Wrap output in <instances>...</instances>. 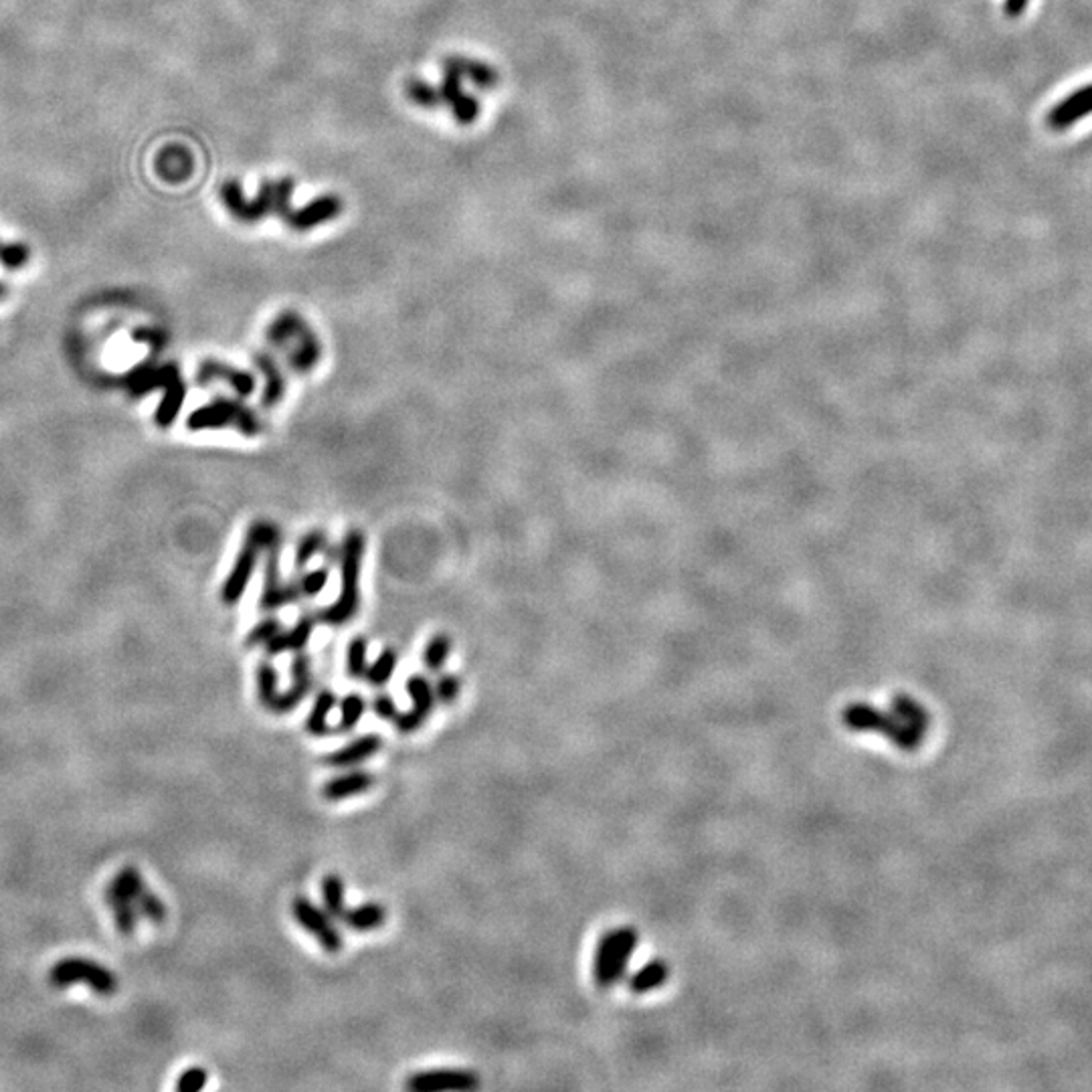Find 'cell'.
<instances>
[{"label": "cell", "instance_id": "23", "mask_svg": "<svg viewBox=\"0 0 1092 1092\" xmlns=\"http://www.w3.org/2000/svg\"><path fill=\"white\" fill-rule=\"evenodd\" d=\"M387 909L385 905L381 903H362V905H356L352 909H346L345 915H343V924L350 932H358V935H364V932H373V930H379L381 926H385L387 922Z\"/></svg>", "mask_w": 1092, "mask_h": 1092}, {"label": "cell", "instance_id": "32", "mask_svg": "<svg viewBox=\"0 0 1092 1092\" xmlns=\"http://www.w3.org/2000/svg\"><path fill=\"white\" fill-rule=\"evenodd\" d=\"M312 686H314V678H291V686L286 692H280V696L276 698V702L270 708V712H274V714H289V712H293L308 698V694L312 692Z\"/></svg>", "mask_w": 1092, "mask_h": 1092}, {"label": "cell", "instance_id": "39", "mask_svg": "<svg viewBox=\"0 0 1092 1092\" xmlns=\"http://www.w3.org/2000/svg\"><path fill=\"white\" fill-rule=\"evenodd\" d=\"M209 1083V1072L203 1068V1066H190L186 1068L178 1081H176V1091L178 1092H199L203 1091Z\"/></svg>", "mask_w": 1092, "mask_h": 1092}, {"label": "cell", "instance_id": "8", "mask_svg": "<svg viewBox=\"0 0 1092 1092\" xmlns=\"http://www.w3.org/2000/svg\"><path fill=\"white\" fill-rule=\"evenodd\" d=\"M49 983L58 989L81 983V985H87L94 993L104 995V997L115 995L119 989V981L114 972L85 957H67V959L58 961L49 970Z\"/></svg>", "mask_w": 1092, "mask_h": 1092}, {"label": "cell", "instance_id": "5", "mask_svg": "<svg viewBox=\"0 0 1092 1092\" xmlns=\"http://www.w3.org/2000/svg\"><path fill=\"white\" fill-rule=\"evenodd\" d=\"M637 943L639 935L633 926L611 928L599 939L593 957V979L597 987L609 989L622 981Z\"/></svg>", "mask_w": 1092, "mask_h": 1092}, {"label": "cell", "instance_id": "17", "mask_svg": "<svg viewBox=\"0 0 1092 1092\" xmlns=\"http://www.w3.org/2000/svg\"><path fill=\"white\" fill-rule=\"evenodd\" d=\"M199 385H211V383H225L239 397H249L255 391V377L247 371L235 368L219 360H205L197 373Z\"/></svg>", "mask_w": 1092, "mask_h": 1092}, {"label": "cell", "instance_id": "27", "mask_svg": "<svg viewBox=\"0 0 1092 1092\" xmlns=\"http://www.w3.org/2000/svg\"><path fill=\"white\" fill-rule=\"evenodd\" d=\"M106 903L114 915L115 926L117 930L124 935V937H134L136 932V926H138V911L134 907V903L124 896L121 892H117L112 886L106 888Z\"/></svg>", "mask_w": 1092, "mask_h": 1092}, {"label": "cell", "instance_id": "12", "mask_svg": "<svg viewBox=\"0 0 1092 1092\" xmlns=\"http://www.w3.org/2000/svg\"><path fill=\"white\" fill-rule=\"evenodd\" d=\"M480 1087V1075L465 1068L421 1070L404 1081V1089L411 1092H471Z\"/></svg>", "mask_w": 1092, "mask_h": 1092}, {"label": "cell", "instance_id": "44", "mask_svg": "<svg viewBox=\"0 0 1092 1092\" xmlns=\"http://www.w3.org/2000/svg\"><path fill=\"white\" fill-rule=\"evenodd\" d=\"M1026 6H1028V0H1006L1003 8H1006L1008 16L1016 19V16H1020L1026 10Z\"/></svg>", "mask_w": 1092, "mask_h": 1092}, {"label": "cell", "instance_id": "2", "mask_svg": "<svg viewBox=\"0 0 1092 1092\" xmlns=\"http://www.w3.org/2000/svg\"><path fill=\"white\" fill-rule=\"evenodd\" d=\"M295 190L293 178L263 180L257 195L247 199L237 180H227L221 186V201L231 217L239 223H257L270 215H280L286 225L291 223L295 209H291V197Z\"/></svg>", "mask_w": 1092, "mask_h": 1092}, {"label": "cell", "instance_id": "45", "mask_svg": "<svg viewBox=\"0 0 1092 1092\" xmlns=\"http://www.w3.org/2000/svg\"><path fill=\"white\" fill-rule=\"evenodd\" d=\"M6 293H8V289H6V286H4V284H0V300H2V297H4Z\"/></svg>", "mask_w": 1092, "mask_h": 1092}, {"label": "cell", "instance_id": "38", "mask_svg": "<svg viewBox=\"0 0 1092 1092\" xmlns=\"http://www.w3.org/2000/svg\"><path fill=\"white\" fill-rule=\"evenodd\" d=\"M284 630L282 622L278 618H268L263 622H259L251 632L247 633V639H245V645L247 647H257V645H266L268 641H272L278 633Z\"/></svg>", "mask_w": 1092, "mask_h": 1092}, {"label": "cell", "instance_id": "9", "mask_svg": "<svg viewBox=\"0 0 1092 1092\" xmlns=\"http://www.w3.org/2000/svg\"><path fill=\"white\" fill-rule=\"evenodd\" d=\"M270 343L282 346L288 341H293V348L288 350L289 366H295L297 371L312 368L320 358V345L314 339L312 330L306 326V322L293 314L286 312L282 314L270 328Z\"/></svg>", "mask_w": 1092, "mask_h": 1092}, {"label": "cell", "instance_id": "22", "mask_svg": "<svg viewBox=\"0 0 1092 1092\" xmlns=\"http://www.w3.org/2000/svg\"><path fill=\"white\" fill-rule=\"evenodd\" d=\"M339 706V696L328 689L318 692V696L314 698V704L306 716V723H304V729L310 737L314 739H324L332 733V727H330V714L332 710Z\"/></svg>", "mask_w": 1092, "mask_h": 1092}, {"label": "cell", "instance_id": "19", "mask_svg": "<svg viewBox=\"0 0 1092 1092\" xmlns=\"http://www.w3.org/2000/svg\"><path fill=\"white\" fill-rule=\"evenodd\" d=\"M1089 114H1092V83L1077 90L1075 94L1064 98L1060 104H1056L1050 110L1046 121L1052 130H1066L1075 121Z\"/></svg>", "mask_w": 1092, "mask_h": 1092}, {"label": "cell", "instance_id": "6", "mask_svg": "<svg viewBox=\"0 0 1092 1092\" xmlns=\"http://www.w3.org/2000/svg\"><path fill=\"white\" fill-rule=\"evenodd\" d=\"M844 725L856 733H880L903 750H917L924 735L909 727L896 712L878 710L866 702H854L844 710Z\"/></svg>", "mask_w": 1092, "mask_h": 1092}, {"label": "cell", "instance_id": "35", "mask_svg": "<svg viewBox=\"0 0 1092 1092\" xmlns=\"http://www.w3.org/2000/svg\"><path fill=\"white\" fill-rule=\"evenodd\" d=\"M452 654V639L446 633H437L429 639V643L423 649V664L429 672L437 674L444 670Z\"/></svg>", "mask_w": 1092, "mask_h": 1092}, {"label": "cell", "instance_id": "28", "mask_svg": "<svg viewBox=\"0 0 1092 1092\" xmlns=\"http://www.w3.org/2000/svg\"><path fill=\"white\" fill-rule=\"evenodd\" d=\"M320 896H322V909L332 917L341 920L346 913V886L343 876L339 874H326L320 882Z\"/></svg>", "mask_w": 1092, "mask_h": 1092}, {"label": "cell", "instance_id": "36", "mask_svg": "<svg viewBox=\"0 0 1092 1092\" xmlns=\"http://www.w3.org/2000/svg\"><path fill=\"white\" fill-rule=\"evenodd\" d=\"M368 641L364 635L352 637L348 651H346V672L352 680H360L366 674L368 668Z\"/></svg>", "mask_w": 1092, "mask_h": 1092}, {"label": "cell", "instance_id": "43", "mask_svg": "<svg viewBox=\"0 0 1092 1092\" xmlns=\"http://www.w3.org/2000/svg\"><path fill=\"white\" fill-rule=\"evenodd\" d=\"M373 712H375L377 718H381L385 723H395V718L399 716L401 710H399V706H397L393 696L381 692V694H377L373 698Z\"/></svg>", "mask_w": 1092, "mask_h": 1092}, {"label": "cell", "instance_id": "33", "mask_svg": "<svg viewBox=\"0 0 1092 1092\" xmlns=\"http://www.w3.org/2000/svg\"><path fill=\"white\" fill-rule=\"evenodd\" d=\"M339 708H341V718L334 731L341 735H348L360 725L366 712V700L360 694H346L343 700H339Z\"/></svg>", "mask_w": 1092, "mask_h": 1092}, {"label": "cell", "instance_id": "4", "mask_svg": "<svg viewBox=\"0 0 1092 1092\" xmlns=\"http://www.w3.org/2000/svg\"><path fill=\"white\" fill-rule=\"evenodd\" d=\"M278 540H282V536H280L278 526H274L272 522L259 520V522H253L249 526V530L245 534V540L241 544V551H239V555L235 559V565L231 569L230 578L223 585V591H221L223 603L235 605L243 597L251 576L255 573L259 553H263L268 547H272Z\"/></svg>", "mask_w": 1092, "mask_h": 1092}, {"label": "cell", "instance_id": "26", "mask_svg": "<svg viewBox=\"0 0 1092 1092\" xmlns=\"http://www.w3.org/2000/svg\"><path fill=\"white\" fill-rule=\"evenodd\" d=\"M255 364H257V368H259V371L266 375V379H268L261 402H263V407H268V409H270V407H276L278 402L284 399V395H286V379H284L282 371L278 368V364L274 362V358L268 356V354H263V352H259V354L255 356Z\"/></svg>", "mask_w": 1092, "mask_h": 1092}, {"label": "cell", "instance_id": "16", "mask_svg": "<svg viewBox=\"0 0 1092 1092\" xmlns=\"http://www.w3.org/2000/svg\"><path fill=\"white\" fill-rule=\"evenodd\" d=\"M375 783H377V779H375L373 773L354 767V769H346L345 773H339L337 777L328 779L322 785L320 796L328 804H339V802H345V800L371 791L375 787Z\"/></svg>", "mask_w": 1092, "mask_h": 1092}, {"label": "cell", "instance_id": "40", "mask_svg": "<svg viewBox=\"0 0 1092 1092\" xmlns=\"http://www.w3.org/2000/svg\"><path fill=\"white\" fill-rule=\"evenodd\" d=\"M29 257H31L29 247L23 243L0 245V263L6 270H21L29 261Z\"/></svg>", "mask_w": 1092, "mask_h": 1092}, {"label": "cell", "instance_id": "41", "mask_svg": "<svg viewBox=\"0 0 1092 1092\" xmlns=\"http://www.w3.org/2000/svg\"><path fill=\"white\" fill-rule=\"evenodd\" d=\"M435 689V698L439 704H454L461 694V682L460 678L456 674H442L437 678V682L433 684Z\"/></svg>", "mask_w": 1092, "mask_h": 1092}, {"label": "cell", "instance_id": "21", "mask_svg": "<svg viewBox=\"0 0 1092 1092\" xmlns=\"http://www.w3.org/2000/svg\"><path fill=\"white\" fill-rule=\"evenodd\" d=\"M195 171V158L184 146L171 144L156 156V173L169 182H182Z\"/></svg>", "mask_w": 1092, "mask_h": 1092}, {"label": "cell", "instance_id": "3", "mask_svg": "<svg viewBox=\"0 0 1092 1092\" xmlns=\"http://www.w3.org/2000/svg\"><path fill=\"white\" fill-rule=\"evenodd\" d=\"M364 547H366V538L360 530H350L346 534L345 542L341 547V578H343V587H341V595L339 599L316 613L318 622L324 624V626H332V628H341L346 626L354 620V615L358 613V605H360V569H362V559H364Z\"/></svg>", "mask_w": 1092, "mask_h": 1092}, {"label": "cell", "instance_id": "14", "mask_svg": "<svg viewBox=\"0 0 1092 1092\" xmlns=\"http://www.w3.org/2000/svg\"><path fill=\"white\" fill-rule=\"evenodd\" d=\"M280 549H282V540H278V542H274L272 547L266 549V553H268L266 578H263V593H261V599H259V607L263 611H278V609L286 607L288 603H295V601L302 599L297 580L284 585L282 578H280Z\"/></svg>", "mask_w": 1092, "mask_h": 1092}, {"label": "cell", "instance_id": "10", "mask_svg": "<svg viewBox=\"0 0 1092 1092\" xmlns=\"http://www.w3.org/2000/svg\"><path fill=\"white\" fill-rule=\"evenodd\" d=\"M289 911L293 920L318 941L324 953L339 955L345 949L343 930L337 926V919H332L322 907H318L306 896H295L291 901Z\"/></svg>", "mask_w": 1092, "mask_h": 1092}, {"label": "cell", "instance_id": "34", "mask_svg": "<svg viewBox=\"0 0 1092 1092\" xmlns=\"http://www.w3.org/2000/svg\"><path fill=\"white\" fill-rule=\"evenodd\" d=\"M255 682H257V700L263 708H272L276 698L280 696L278 691V670L270 662H259L255 670Z\"/></svg>", "mask_w": 1092, "mask_h": 1092}, {"label": "cell", "instance_id": "20", "mask_svg": "<svg viewBox=\"0 0 1092 1092\" xmlns=\"http://www.w3.org/2000/svg\"><path fill=\"white\" fill-rule=\"evenodd\" d=\"M318 624V618L312 613H304L297 624L291 630H282L272 641H268L266 654L268 658L280 656L284 651H304V647L310 643V637Z\"/></svg>", "mask_w": 1092, "mask_h": 1092}, {"label": "cell", "instance_id": "25", "mask_svg": "<svg viewBox=\"0 0 1092 1092\" xmlns=\"http://www.w3.org/2000/svg\"><path fill=\"white\" fill-rule=\"evenodd\" d=\"M163 389H165V399L161 401L158 409H156V423L161 427H169V425H173V421L176 419L182 402H184V397H186V387L182 383V377H180L178 368L169 377V381L165 383Z\"/></svg>", "mask_w": 1092, "mask_h": 1092}, {"label": "cell", "instance_id": "30", "mask_svg": "<svg viewBox=\"0 0 1092 1092\" xmlns=\"http://www.w3.org/2000/svg\"><path fill=\"white\" fill-rule=\"evenodd\" d=\"M397 664H399V654L393 649V647H387L383 649L377 660L366 668V674H364V680L373 686V689H383L391 682V678L395 676L397 672Z\"/></svg>", "mask_w": 1092, "mask_h": 1092}, {"label": "cell", "instance_id": "31", "mask_svg": "<svg viewBox=\"0 0 1092 1092\" xmlns=\"http://www.w3.org/2000/svg\"><path fill=\"white\" fill-rule=\"evenodd\" d=\"M892 712H896L909 727H913L920 735H926L928 731V725H930V716L928 712L924 710V706L919 704L915 698L907 696V694H899L894 700H892Z\"/></svg>", "mask_w": 1092, "mask_h": 1092}, {"label": "cell", "instance_id": "18", "mask_svg": "<svg viewBox=\"0 0 1092 1092\" xmlns=\"http://www.w3.org/2000/svg\"><path fill=\"white\" fill-rule=\"evenodd\" d=\"M343 211H345L343 199H339L334 195H324V197L314 199L306 207L295 209V215H293L288 227L293 231L314 230L318 225L334 221Z\"/></svg>", "mask_w": 1092, "mask_h": 1092}, {"label": "cell", "instance_id": "29", "mask_svg": "<svg viewBox=\"0 0 1092 1092\" xmlns=\"http://www.w3.org/2000/svg\"><path fill=\"white\" fill-rule=\"evenodd\" d=\"M668 978H670V965L666 961H662V959H654L647 965H643L639 972L633 974L628 987L635 995H641V993H649V991L662 987L668 981Z\"/></svg>", "mask_w": 1092, "mask_h": 1092}, {"label": "cell", "instance_id": "1", "mask_svg": "<svg viewBox=\"0 0 1092 1092\" xmlns=\"http://www.w3.org/2000/svg\"><path fill=\"white\" fill-rule=\"evenodd\" d=\"M463 79L465 75L461 67V56H450L444 61V81L439 85H431L423 79H411L404 87V94L419 108H448L458 119V124L469 126L480 115V104L471 94L463 90Z\"/></svg>", "mask_w": 1092, "mask_h": 1092}, {"label": "cell", "instance_id": "37", "mask_svg": "<svg viewBox=\"0 0 1092 1092\" xmlns=\"http://www.w3.org/2000/svg\"><path fill=\"white\" fill-rule=\"evenodd\" d=\"M326 547H328V544H326V534H324L322 530H312V532H308V534L300 540V544H297V549H295V567H297V569L306 567V565H308L318 553H322Z\"/></svg>", "mask_w": 1092, "mask_h": 1092}, {"label": "cell", "instance_id": "7", "mask_svg": "<svg viewBox=\"0 0 1092 1092\" xmlns=\"http://www.w3.org/2000/svg\"><path fill=\"white\" fill-rule=\"evenodd\" d=\"M190 431H203V429H221L235 425L243 435H259L261 433V419L243 402L231 401V399H217L199 407L190 413L186 421Z\"/></svg>", "mask_w": 1092, "mask_h": 1092}, {"label": "cell", "instance_id": "24", "mask_svg": "<svg viewBox=\"0 0 1092 1092\" xmlns=\"http://www.w3.org/2000/svg\"><path fill=\"white\" fill-rule=\"evenodd\" d=\"M176 371L174 364H163V366H152V364H140L136 366L130 375H128V391L134 395V397H140L144 393H150L154 389H163L165 383L169 381V377Z\"/></svg>", "mask_w": 1092, "mask_h": 1092}, {"label": "cell", "instance_id": "13", "mask_svg": "<svg viewBox=\"0 0 1092 1092\" xmlns=\"http://www.w3.org/2000/svg\"><path fill=\"white\" fill-rule=\"evenodd\" d=\"M404 691L409 694L413 706L404 712H399V716L395 718V729L397 733L401 735H413L417 733L419 729L425 727V723L429 720L431 712L435 710V704H437V698H435V689L433 684L429 682L427 676H421V674H413L407 678V684H404Z\"/></svg>", "mask_w": 1092, "mask_h": 1092}, {"label": "cell", "instance_id": "42", "mask_svg": "<svg viewBox=\"0 0 1092 1092\" xmlns=\"http://www.w3.org/2000/svg\"><path fill=\"white\" fill-rule=\"evenodd\" d=\"M330 578V571L326 567L322 569H316V571H310L308 575L300 576L297 578V587H300V593L302 597H316L322 593V589L326 587Z\"/></svg>", "mask_w": 1092, "mask_h": 1092}, {"label": "cell", "instance_id": "11", "mask_svg": "<svg viewBox=\"0 0 1092 1092\" xmlns=\"http://www.w3.org/2000/svg\"><path fill=\"white\" fill-rule=\"evenodd\" d=\"M110 886L115 888L117 892H121L124 896H128L138 915H142L144 919L150 920L152 924H163L167 920L169 915V909L165 905V901L154 894L148 884L144 882L142 874L138 872V868L134 866H124L117 874H115L114 880L110 882Z\"/></svg>", "mask_w": 1092, "mask_h": 1092}, {"label": "cell", "instance_id": "15", "mask_svg": "<svg viewBox=\"0 0 1092 1092\" xmlns=\"http://www.w3.org/2000/svg\"><path fill=\"white\" fill-rule=\"evenodd\" d=\"M383 748V737L379 733H366L352 741H348L343 747L334 748L324 756V763L332 769H354L375 754H379Z\"/></svg>", "mask_w": 1092, "mask_h": 1092}]
</instances>
